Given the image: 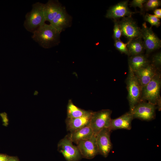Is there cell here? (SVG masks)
Segmentation results:
<instances>
[{"label":"cell","instance_id":"8992f818","mask_svg":"<svg viewBox=\"0 0 161 161\" xmlns=\"http://www.w3.org/2000/svg\"><path fill=\"white\" fill-rule=\"evenodd\" d=\"M141 32L146 50L145 55L148 57L151 52L161 47V41L153 31L151 27H148L145 22L142 24Z\"/></svg>","mask_w":161,"mask_h":161},{"label":"cell","instance_id":"277c9868","mask_svg":"<svg viewBox=\"0 0 161 161\" xmlns=\"http://www.w3.org/2000/svg\"><path fill=\"white\" fill-rule=\"evenodd\" d=\"M126 88L128 91V99L131 111L134 107L140 102L142 88L134 72L129 68L126 79Z\"/></svg>","mask_w":161,"mask_h":161},{"label":"cell","instance_id":"8fae6325","mask_svg":"<svg viewBox=\"0 0 161 161\" xmlns=\"http://www.w3.org/2000/svg\"><path fill=\"white\" fill-rule=\"evenodd\" d=\"M77 145L82 158L91 159L99 154L95 135L90 139L79 142Z\"/></svg>","mask_w":161,"mask_h":161},{"label":"cell","instance_id":"30bf717a","mask_svg":"<svg viewBox=\"0 0 161 161\" xmlns=\"http://www.w3.org/2000/svg\"><path fill=\"white\" fill-rule=\"evenodd\" d=\"M111 130L105 128L100 131L96 135V142L99 154L107 157L112 148L110 140Z\"/></svg>","mask_w":161,"mask_h":161},{"label":"cell","instance_id":"5b68a950","mask_svg":"<svg viewBox=\"0 0 161 161\" xmlns=\"http://www.w3.org/2000/svg\"><path fill=\"white\" fill-rule=\"evenodd\" d=\"M112 113V111L109 109L93 112L89 125L95 136L102 129L109 128Z\"/></svg>","mask_w":161,"mask_h":161},{"label":"cell","instance_id":"ba28073f","mask_svg":"<svg viewBox=\"0 0 161 161\" xmlns=\"http://www.w3.org/2000/svg\"><path fill=\"white\" fill-rule=\"evenodd\" d=\"M156 107L149 102L141 101L134 108L131 112L134 118L149 121L154 118Z\"/></svg>","mask_w":161,"mask_h":161},{"label":"cell","instance_id":"2e32d148","mask_svg":"<svg viewBox=\"0 0 161 161\" xmlns=\"http://www.w3.org/2000/svg\"><path fill=\"white\" fill-rule=\"evenodd\" d=\"M133 119L132 113L130 111L116 118L111 119L109 129L111 131L118 129L129 130L131 128Z\"/></svg>","mask_w":161,"mask_h":161},{"label":"cell","instance_id":"7402d4cb","mask_svg":"<svg viewBox=\"0 0 161 161\" xmlns=\"http://www.w3.org/2000/svg\"><path fill=\"white\" fill-rule=\"evenodd\" d=\"M161 5V2L159 0H148L144 4V11L154 10Z\"/></svg>","mask_w":161,"mask_h":161},{"label":"cell","instance_id":"f1b7e54d","mask_svg":"<svg viewBox=\"0 0 161 161\" xmlns=\"http://www.w3.org/2000/svg\"><path fill=\"white\" fill-rule=\"evenodd\" d=\"M10 157L6 155L0 154V161H7Z\"/></svg>","mask_w":161,"mask_h":161},{"label":"cell","instance_id":"7c38bea8","mask_svg":"<svg viewBox=\"0 0 161 161\" xmlns=\"http://www.w3.org/2000/svg\"><path fill=\"white\" fill-rule=\"evenodd\" d=\"M128 0L121 1L111 7L107 10L106 18L114 20L121 18L131 17L135 12L131 11L128 7Z\"/></svg>","mask_w":161,"mask_h":161},{"label":"cell","instance_id":"4fadbf2b","mask_svg":"<svg viewBox=\"0 0 161 161\" xmlns=\"http://www.w3.org/2000/svg\"><path fill=\"white\" fill-rule=\"evenodd\" d=\"M72 18L67 13L65 7L60 11L50 24L60 33L71 26Z\"/></svg>","mask_w":161,"mask_h":161},{"label":"cell","instance_id":"44dd1931","mask_svg":"<svg viewBox=\"0 0 161 161\" xmlns=\"http://www.w3.org/2000/svg\"><path fill=\"white\" fill-rule=\"evenodd\" d=\"M90 111L80 109L75 106L70 100L67 107V118L72 119L79 117L88 113Z\"/></svg>","mask_w":161,"mask_h":161},{"label":"cell","instance_id":"603a6c76","mask_svg":"<svg viewBox=\"0 0 161 161\" xmlns=\"http://www.w3.org/2000/svg\"><path fill=\"white\" fill-rule=\"evenodd\" d=\"M143 18L145 21L149 23L151 27L155 26L157 27L160 25V22L159 19L154 15L147 13L144 15Z\"/></svg>","mask_w":161,"mask_h":161},{"label":"cell","instance_id":"6da1fadb","mask_svg":"<svg viewBox=\"0 0 161 161\" xmlns=\"http://www.w3.org/2000/svg\"><path fill=\"white\" fill-rule=\"evenodd\" d=\"M60 33L50 24L45 23L33 33L32 38L42 47L48 49L59 44Z\"/></svg>","mask_w":161,"mask_h":161},{"label":"cell","instance_id":"484cf974","mask_svg":"<svg viewBox=\"0 0 161 161\" xmlns=\"http://www.w3.org/2000/svg\"><path fill=\"white\" fill-rule=\"evenodd\" d=\"M151 64L157 69H160L161 64V52H158L153 55Z\"/></svg>","mask_w":161,"mask_h":161},{"label":"cell","instance_id":"e0dca14e","mask_svg":"<svg viewBox=\"0 0 161 161\" xmlns=\"http://www.w3.org/2000/svg\"><path fill=\"white\" fill-rule=\"evenodd\" d=\"M94 135L89 124L78 130L70 132L66 136L72 143L77 144L80 141L90 139Z\"/></svg>","mask_w":161,"mask_h":161},{"label":"cell","instance_id":"ac0fdd59","mask_svg":"<svg viewBox=\"0 0 161 161\" xmlns=\"http://www.w3.org/2000/svg\"><path fill=\"white\" fill-rule=\"evenodd\" d=\"M62 7L61 4L56 0H49L44 4V12L46 21L51 23Z\"/></svg>","mask_w":161,"mask_h":161},{"label":"cell","instance_id":"9c48e42d","mask_svg":"<svg viewBox=\"0 0 161 161\" xmlns=\"http://www.w3.org/2000/svg\"><path fill=\"white\" fill-rule=\"evenodd\" d=\"M118 21L122 35L129 40L142 37L141 29L131 17H124L120 21Z\"/></svg>","mask_w":161,"mask_h":161},{"label":"cell","instance_id":"3957f363","mask_svg":"<svg viewBox=\"0 0 161 161\" xmlns=\"http://www.w3.org/2000/svg\"><path fill=\"white\" fill-rule=\"evenodd\" d=\"M44 6L43 3L36 2L32 5L31 11L26 15L24 25L28 31L33 33L45 24Z\"/></svg>","mask_w":161,"mask_h":161},{"label":"cell","instance_id":"52a82bcc","mask_svg":"<svg viewBox=\"0 0 161 161\" xmlns=\"http://www.w3.org/2000/svg\"><path fill=\"white\" fill-rule=\"evenodd\" d=\"M72 143L66 135L58 143V150L66 161H79L82 156L77 146Z\"/></svg>","mask_w":161,"mask_h":161},{"label":"cell","instance_id":"d6986e66","mask_svg":"<svg viewBox=\"0 0 161 161\" xmlns=\"http://www.w3.org/2000/svg\"><path fill=\"white\" fill-rule=\"evenodd\" d=\"M129 56V68L133 72L144 68L150 64V61L145 55L140 54Z\"/></svg>","mask_w":161,"mask_h":161},{"label":"cell","instance_id":"d4e9b609","mask_svg":"<svg viewBox=\"0 0 161 161\" xmlns=\"http://www.w3.org/2000/svg\"><path fill=\"white\" fill-rule=\"evenodd\" d=\"M114 25L112 37L114 41H115L120 39L122 34L118 21L116 20H114Z\"/></svg>","mask_w":161,"mask_h":161},{"label":"cell","instance_id":"5bb4252c","mask_svg":"<svg viewBox=\"0 0 161 161\" xmlns=\"http://www.w3.org/2000/svg\"><path fill=\"white\" fill-rule=\"evenodd\" d=\"M160 70L151 64L134 72L142 88L147 84Z\"/></svg>","mask_w":161,"mask_h":161},{"label":"cell","instance_id":"83f0119b","mask_svg":"<svg viewBox=\"0 0 161 161\" xmlns=\"http://www.w3.org/2000/svg\"><path fill=\"white\" fill-rule=\"evenodd\" d=\"M154 15L159 18H161V9L157 8L154 11Z\"/></svg>","mask_w":161,"mask_h":161},{"label":"cell","instance_id":"cb8c5ba5","mask_svg":"<svg viewBox=\"0 0 161 161\" xmlns=\"http://www.w3.org/2000/svg\"><path fill=\"white\" fill-rule=\"evenodd\" d=\"M128 42L124 43L120 39L114 41V46L116 48L122 53H124L129 56L127 48Z\"/></svg>","mask_w":161,"mask_h":161},{"label":"cell","instance_id":"ffe728a7","mask_svg":"<svg viewBox=\"0 0 161 161\" xmlns=\"http://www.w3.org/2000/svg\"><path fill=\"white\" fill-rule=\"evenodd\" d=\"M127 47L129 56L142 54L145 50L142 37L129 40Z\"/></svg>","mask_w":161,"mask_h":161},{"label":"cell","instance_id":"7a4b0ae2","mask_svg":"<svg viewBox=\"0 0 161 161\" xmlns=\"http://www.w3.org/2000/svg\"><path fill=\"white\" fill-rule=\"evenodd\" d=\"M161 73L159 70L151 80L142 88L140 102L148 101L157 105L160 111L161 108Z\"/></svg>","mask_w":161,"mask_h":161},{"label":"cell","instance_id":"4316f807","mask_svg":"<svg viewBox=\"0 0 161 161\" xmlns=\"http://www.w3.org/2000/svg\"><path fill=\"white\" fill-rule=\"evenodd\" d=\"M147 0H133L130 2V7L134 8L138 7L140 9V13L142 14L144 12L143 4Z\"/></svg>","mask_w":161,"mask_h":161},{"label":"cell","instance_id":"f546056e","mask_svg":"<svg viewBox=\"0 0 161 161\" xmlns=\"http://www.w3.org/2000/svg\"><path fill=\"white\" fill-rule=\"evenodd\" d=\"M7 161H18V160L15 157H10Z\"/></svg>","mask_w":161,"mask_h":161},{"label":"cell","instance_id":"9a60e30c","mask_svg":"<svg viewBox=\"0 0 161 161\" xmlns=\"http://www.w3.org/2000/svg\"><path fill=\"white\" fill-rule=\"evenodd\" d=\"M93 112L90 111L87 114L79 117L72 119L66 118V123L67 130L72 132L89 125Z\"/></svg>","mask_w":161,"mask_h":161}]
</instances>
